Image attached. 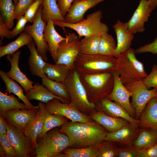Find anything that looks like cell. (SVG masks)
<instances>
[{"instance_id":"cell-1","label":"cell","mask_w":157,"mask_h":157,"mask_svg":"<svg viewBox=\"0 0 157 157\" xmlns=\"http://www.w3.org/2000/svg\"><path fill=\"white\" fill-rule=\"evenodd\" d=\"M60 131L68 136L69 141L68 147L70 148L99 147L108 132L94 121L86 122H68L61 126Z\"/></svg>"},{"instance_id":"cell-2","label":"cell","mask_w":157,"mask_h":157,"mask_svg":"<svg viewBox=\"0 0 157 157\" xmlns=\"http://www.w3.org/2000/svg\"><path fill=\"white\" fill-rule=\"evenodd\" d=\"M79 74L90 102L95 104L107 98L112 92L114 83L113 72Z\"/></svg>"},{"instance_id":"cell-3","label":"cell","mask_w":157,"mask_h":157,"mask_svg":"<svg viewBox=\"0 0 157 157\" xmlns=\"http://www.w3.org/2000/svg\"><path fill=\"white\" fill-rule=\"evenodd\" d=\"M135 50L130 48L117 58L116 70L123 84L142 80L147 75L143 63L135 56Z\"/></svg>"},{"instance_id":"cell-4","label":"cell","mask_w":157,"mask_h":157,"mask_svg":"<svg viewBox=\"0 0 157 157\" xmlns=\"http://www.w3.org/2000/svg\"><path fill=\"white\" fill-rule=\"evenodd\" d=\"M70 97L69 104L82 113L89 116L96 110L95 104L88 100L77 71L71 69L64 82Z\"/></svg>"},{"instance_id":"cell-5","label":"cell","mask_w":157,"mask_h":157,"mask_svg":"<svg viewBox=\"0 0 157 157\" xmlns=\"http://www.w3.org/2000/svg\"><path fill=\"white\" fill-rule=\"evenodd\" d=\"M117 58L99 54H79L75 61L74 68L79 74H86L116 70Z\"/></svg>"},{"instance_id":"cell-6","label":"cell","mask_w":157,"mask_h":157,"mask_svg":"<svg viewBox=\"0 0 157 157\" xmlns=\"http://www.w3.org/2000/svg\"><path fill=\"white\" fill-rule=\"evenodd\" d=\"M37 142L34 152L37 157H65L62 152L68 147V136L57 129L46 133Z\"/></svg>"},{"instance_id":"cell-7","label":"cell","mask_w":157,"mask_h":157,"mask_svg":"<svg viewBox=\"0 0 157 157\" xmlns=\"http://www.w3.org/2000/svg\"><path fill=\"white\" fill-rule=\"evenodd\" d=\"M103 17L101 10H98L88 15L86 19L75 24H70L58 21H53L55 25L65 28L67 27L76 31L80 39L82 36L102 34L109 30L106 24L102 22Z\"/></svg>"},{"instance_id":"cell-8","label":"cell","mask_w":157,"mask_h":157,"mask_svg":"<svg viewBox=\"0 0 157 157\" xmlns=\"http://www.w3.org/2000/svg\"><path fill=\"white\" fill-rule=\"evenodd\" d=\"M65 37L59 44L55 64L65 65L72 69L74 68V63L79 53L80 40L74 33L66 34Z\"/></svg>"},{"instance_id":"cell-9","label":"cell","mask_w":157,"mask_h":157,"mask_svg":"<svg viewBox=\"0 0 157 157\" xmlns=\"http://www.w3.org/2000/svg\"><path fill=\"white\" fill-rule=\"evenodd\" d=\"M124 84L131 93V104L135 111V119L138 120L148 102L156 96V88L149 89L142 80Z\"/></svg>"},{"instance_id":"cell-10","label":"cell","mask_w":157,"mask_h":157,"mask_svg":"<svg viewBox=\"0 0 157 157\" xmlns=\"http://www.w3.org/2000/svg\"><path fill=\"white\" fill-rule=\"evenodd\" d=\"M42 4L39 7L31 25L26 26L24 31L29 34L34 41L39 54L45 61L48 60L46 53L49 51L48 44L44 37L46 24L42 21L41 12Z\"/></svg>"},{"instance_id":"cell-11","label":"cell","mask_w":157,"mask_h":157,"mask_svg":"<svg viewBox=\"0 0 157 157\" xmlns=\"http://www.w3.org/2000/svg\"><path fill=\"white\" fill-rule=\"evenodd\" d=\"M45 105L49 113L63 116L72 122H86L94 121L90 116L82 113L69 103H64L57 99L50 100Z\"/></svg>"},{"instance_id":"cell-12","label":"cell","mask_w":157,"mask_h":157,"mask_svg":"<svg viewBox=\"0 0 157 157\" xmlns=\"http://www.w3.org/2000/svg\"><path fill=\"white\" fill-rule=\"evenodd\" d=\"M6 121L7 136L15 150L17 157L30 156L34 150L30 138Z\"/></svg>"},{"instance_id":"cell-13","label":"cell","mask_w":157,"mask_h":157,"mask_svg":"<svg viewBox=\"0 0 157 157\" xmlns=\"http://www.w3.org/2000/svg\"><path fill=\"white\" fill-rule=\"evenodd\" d=\"M38 110L39 107L30 109H12L6 111L3 116L10 124L24 133L33 122Z\"/></svg>"},{"instance_id":"cell-14","label":"cell","mask_w":157,"mask_h":157,"mask_svg":"<svg viewBox=\"0 0 157 157\" xmlns=\"http://www.w3.org/2000/svg\"><path fill=\"white\" fill-rule=\"evenodd\" d=\"M113 73L114 79V87L112 92L107 98L121 105L131 117L135 119V111L129 100L131 93L122 82L118 72L115 70Z\"/></svg>"},{"instance_id":"cell-15","label":"cell","mask_w":157,"mask_h":157,"mask_svg":"<svg viewBox=\"0 0 157 157\" xmlns=\"http://www.w3.org/2000/svg\"><path fill=\"white\" fill-rule=\"evenodd\" d=\"M140 130L138 124L130 123L115 132H108L105 140L114 142L119 147L132 146Z\"/></svg>"},{"instance_id":"cell-16","label":"cell","mask_w":157,"mask_h":157,"mask_svg":"<svg viewBox=\"0 0 157 157\" xmlns=\"http://www.w3.org/2000/svg\"><path fill=\"white\" fill-rule=\"evenodd\" d=\"M153 9L148 0H140L132 16L128 22V28L133 33L144 31L147 22Z\"/></svg>"},{"instance_id":"cell-17","label":"cell","mask_w":157,"mask_h":157,"mask_svg":"<svg viewBox=\"0 0 157 157\" xmlns=\"http://www.w3.org/2000/svg\"><path fill=\"white\" fill-rule=\"evenodd\" d=\"M95 104L97 110L102 111L109 116L122 118L131 123L139 124V120L131 117L124 107L115 101L105 98Z\"/></svg>"},{"instance_id":"cell-18","label":"cell","mask_w":157,"mask_h":157,"mask_svg":"<svg viewBox=\"0 0 157 157\" xmlns=\"http://www.w3.org/2000/svg\"><path fill=\"white\" fill-rule=\"evenodd\" d=\"M100 2L99 0H74L64 17V22L75 24L85 19V12Z\"/></svg>"},{"instance_id":"cell-19","label":"cell","mask_w":157,"mask_h":157,"mask_svg":"<svg viewBox=\"0 0 157 157\" xmlns=\"http://www.w3.org/2000/svg\"><path fill=\"white\" fill-rule=\"evenodd\" d=\"M112 27L117 37L115 53L116 58H117L122 52L130 48L134 38V33L129 29L128 22H123L118 20Z\"/></svg>"},{"instance_id":"cell-20","label":"cell","mask_w":157,"mask_h":157,"mask_svg":"<svg viewBox=\"0 0 157 157\" xmlns=\"http://www.w3.org/2000/svg\"><path fill=\"white\" fill-rule=\"evenodd\" d=\"M21 52L20 51L18 50L11 58L10 55H7L6 58L10 63L11 68L9 71L6 72L10 78L19 83L26 92L33 87L34 82L29 80L19 68L18 63Z\"/></svg>"},{"instance_id":"cell-21","label":"cell","mask_w":157,"mask_h":157,"mask_svg":"<svg viewBox=\"0 0 157 157\" xmlns=\"http://www.w3.org/2000/svg\"><path fill=\"white\" fill-rule=\"evenodd\" d=\"M89 116L94 121L99 124L110 133L115 132L131 123L122 118L109 116L99 110H96L92 113Z\"/></svg>"},{"instance_id":"cell-22","label":"cell","mask_w":157,"mask_h":157,"mask_svg":"<svg viewBox=\"0 0 157 157\" xmlns=\"http://www.w3.org/2000/svg\"><path fill=\"white\" fill-rule=\"evenodd\" d=\"M138 120L140 128L157 130V98L156 96L148 102Z\"/></svg>"},{"instance_id":"cell-23","label":"cell","mask_w":157,"mask_h":157,"mask_svg":"<svg viewBox=\"0 0 157 157\" xmlns=\"http://www.w3.org/2000/svg\"><path fill=\"white\" fill-rule=\"evenodd\" d=\"M53 21L49 19L44 30V37L48 44L49 51L54 62L57 61L56 52L59 44L63 40L66 39L60 35L55 29Z\"/></svg>"},{"instance_id":"cell-24","label":"cell","mask_w":157,"mask_h":157,"mask_svg":"<svg viewBox=\"0 0 157 157\" xmlns=\"http://www.w3.org/2000/svg\"><path fill=\"white\" fill-rule=\"evenodd\" d=\"M39 110L31 125L24 132L31 140L33 149L34 150L37 145V138L43 127L45 117L46 109L45 104L40 101L38 104Z\"/></svg>"},{"instance_id":"cell-25","label":"cell","mask_w":157,"mask_h":157,"mask_svg":"<svg viewBox=\"0 0 157 157\" xmlns=\"http://www.w3.org/2000/svg\"><path fill=\"white\" fill-rule=\"evenodd\" d=\"M27 46L30 52L28 59V64L31 74L42 78L47 77L43 71L46 62L38 53L33 40Z\"/></svg>"},{"instance_id":"cell-26","label":"cell","mask_w":157,"mask_h":157,"mask_svg":"<svg viewBox=\"0 0 157 157\" xmlns=\"http://www.w3.org/2000/svg\"><path fill=\"white\" fill-rule=\"evenodd\" d=\"M25 92V94L29 101L34 100L46 103L53 99H57L64 103H69L54 95L38 82L35 83L32 88Z\"/></svg>"},{"instance_id":"cell-27","label":"cell","mask_w":157,"mask_h":157,"mask_svg":"<svg viewBox=\"0 0 157 157\" xmlns=\"http://www.w3.org/2000/svg\"><path fill=\"white\" fill-rule=\"evenodd\" d=\"M56 1V0H43L41 17L46 24L49 19L53 21L64 22V17L61 13Z\"/></svg>"},{"instance_id":"cell-28","label":"cell","mask_w":157,"mask_h":157,"mask_svg":"<svg viewBox=\"0 0 157 157\" xmlns=\"http://www.w3.org/2000/svg\"><path fill=\"white\" fill-rule=\"evenodd\" d=\"M0 76L6 85V92L12 93L17 95L28 107L32 108H38V106H34L29 101L24 94V89L14 80L10 78L7 75L6 72L1 70Z\"/></svg>"},{"instance_id":"cell-29","label":"cell","mask_w":157,"mask_h":157,"mask_svg":"<svg viewBox=\"0 0 157 157\" xmlns=\"http://www.w3.org/2000/svg\"><path fill=\"white\" fill-rule=\"evenodd\" d=\"M71 69L63 65L53 64L46 62L43 71L49 79L64 83Z\"/></svg>"},{"instance_id":"cell-30","label":"cell","mask_w":157,"mask_h":157,"mask_svg":"<svg viewBox=\"0 0 157 157\" xmlns=\"http://www.w3.org/2000/svg\"><path fill=\"white\" fill-rule=\"evenodd\" d=\"M140 129V133L133 143L135 148L139 149L157 144V130Z\"/></svg>"},{"instance_id":"cell-31","label":"cell","mask_w":157,"mask_h":157,"mask_svg":"<svg viewBox=\"0 0 157 157\" xmlns=\"http://www.w3.org/2000/svg\"><path fill=\"white\" fill-rule=\"evenodd\" d=\"M33 38L28 33L24 31L14 41L6 45L0 46V58L8 55L12 56L22 47L30 43Z\"/></svg>"},{"instance_id":"cell-32","label":"cell","mask_w":157,"mask_h":157,"mask_svg":"<svg viewBox=\"0 0 157 157\" xmlns=\"http://www.w3.org/2000/svg\"><path fill=\"white\" fill-rule=\"evenodd\" d=\"M14 108L30 109L33 108L28 107L24 103L20 102L18 99L14 95L0 91V115L3 116L6 111Z\"/></svg>"},{"instance_id":"cell-33","label":"cell","mask_w":157,"mask_h":157,"mask_svg":"<svg viewBox=\"0 0 157 157\" xmlns=\"http://www.w3.org/2000/svg\"><path fill=\"white\" fill-rule=\"evenodd\" d=\"M42 84L54 95L70 102V96L64 83L52 80L47 77L42 78Z\"/></svg>"},{"instance_id":"cell-34","label":"cell","mask_w":157,"mask_h":157,"mask_svg":"<svg viewBox=\"0 0 157 157\" xmlns=\"http://www.w3.org/2000/svg\"><path fill=\"white\" fill-rule=\"evenodd\" d=\"M101 34L85 36L80 40L79 54H98L99 43Z\"/></svg>"},{"instance_id":"cell-35","label":"cell","mask_w":157,"mask_h":157,"mask_svg":"<svg viewBox=\"0 0 157 157\" xmlns=\"http://www.w3.org/2000/svg\"><path fill=\"white\" fill-rule=\"evenodd\" d=\"M28 21L24 16H21L17 20L15 26L12 30H9L0 18V45L2 44L3 40L6 38L8 39L13 38L24 31Z\"/></svg>"},{"instance_id":"cell-36","label":"cell","mask_w":157,"mask_h":157,"mask_svg":"<svg viewBox=\"0 0 157 157\" xmlns=\"http://www.w3.org/2000/svg\"><path fill=\"white\" fill-rule=\"evenodd\" d=\"M68 119L63 116L57 114H51L46 110L45 117L43 127L38 135L37 139H40L48 131L57 127L61 126L68 122Z\"/></svg>"},{"instance_id":"cell-37","label":"cell","mask_w":157,"mask_h":157,"mask_svg":"<svg viewBox=\"0 0 157 157\" xmlns=\"http://www.w3.org/2000/svg\"><path fill=\"white\" fill-rule=\"evenodd\" d=\"M14 8L12 0H0V18L9 30L14 25Z\"/></svg>"},{"instance_id":"cell-38","label":"cell","mask_w":157,"mask_h":157,"mask_svg":"<svg viewBox=\"0 0 157 157\" xmlns=\"http://www.w3.org/2000/svg\"><path fill=\"white\" fill-rule=\"evenodd\" d=\"M116 48L117 44L112 35L108 32L101 34L99 43V54L116 58Z\"/></svg>"},{"instance_id":"cell-39","label":"cell","mask_w":157,"mask_h":157,"mask_svg":"<svg viewBox=\"0 0 157 157\" xmlns=\"http://www.w3.org/2000/svg\"><path fill=\"white\" fill-rule=\"evenodd\" d=\"M99 147L95 146L80 148H66L62 151L65 157H97Z\"/></svg>"},{"instance_id":"cell-40","label":"cell","mask_w":157,"mask_h":157,"mask_svg":"<svg viewBox=\"0 0 157 157\" xmlns=\"http://www.w3.org/2000/svg\"><path fill=\"white\" fill-rule=\"evenodd\" d=\"M119 147L115 142L105 140L99 147L97 157H117Z\"/></svg>"},{"instance_id":"cell-41","label":"cell","mask_w":157,"mask_h":157,"mask_svg":"<svg viewBox=\"0 0 157 157\" xmlns=\"http://www.w3.org/2000/svg\"><path fill=\"white\" fill-rule=\"evenodd\" d=\"M35 0H18L15 5V19L18 20L23 16Z\"/></svg>"},{"instance_id":"cell-42","label":"cell","mask_w":157,"mask_h":157,"mask_svg":"<svg viewBox=\"0 0 157 157\" xmlns=\"http://www.w3.org/2000/svg\"><path fill=\"white\" fill-rule=\"evenodd\" d=\"M0 145L2 147L6 157H17L15 150L9 140L6 134L0 135Z\"/></svg>"},{"instance_id":"cell-43","label":"cell","mask_w":157,"mask_h":157,"mask_svg":"<svg viewBox=\"0 0 157 157\" xmlns=\"http://www.w3.org/2000/svg\"><path fill=\"white\" fill-rule=\"evenodd\" d=\"M43 0H35L28 9L24 16L28 22L33 23L38 10Z\"/></svg>"},{"instance_id":"cell-44","label":"cell","mask_w":157,"mask_h":157,"mask_svg":"<svg viewBox=\"0 0 157 157\" xmlns=\"http://www.w3.org/2000/svg\"><path fill=\"white\" fill-rule=\"evenodd\" d=\"M148 88H157V65L154 64L149 74L142 80Z\"/></svg>"},{"instance_id":"cell-45","label":"cell","mask_w":157,"mask_h":157,"mask_svg":"<svg viewBox=\"0 0 157 157\" xmlns=\"http://www.w3.org/2000/svg\"><path fill=\"white\" fill-rule=\"evenodd\" d=\"M136 53L149 52L157 54V37L152 42L139 47L135 50Z\"/></svg>"},{"instance_id":"cell-46","label":"cell","mask_w":157,"mask_h":157,"mask_svg":"<svg viewBox=\"0 0 157 157\" xmlns=\"http://www.w3.org/2000/svg\"><path fill=\"white\" fill-rule=\"evenodd\" d=\"M138 149L133 145L119 147L118 157H137Z\"/></svg>"},{"instance_id":"cell-47","label":"cell","mask_w":157,"mask_h":157,"mask_svg":"<svg viewBox=\"0 0 157 157\" xmlns=\"http://www.w3.org/2000/svg\"><path fill=\"white\" fill-rule=\"evenodd\" d=\"M137 157H157V144L138 149Z\"/></svg>"},{"instance_id":"cell-48","label":"cell","mask_w":157,"mask_h":157,"mask_svg":"<svg viewBox=\"0 0 157 157\" xmlns=\"http://www.w3.org/2000/svg\"><path fill=\"white\" fill-rule=\"evenodd\" d=\"M74 0H59L57 5L61 13L65 17Z\"/></svg>"},{"instance_id":"cell-49","label":"cell","mask_w":157,"mask_h":157,"mask_svg":"<svg viewBox=\"0 0 157 157\" xmlns=\"http://www.w3.org/2000/svg\"><path fill=\"white\" fill-rule=\"evenodd\" d=\"M6 122L4 117L0 115V135L6 133Z\"/></svg>"},{"instance_id":"cell-50","label":"cell","mask_w":157,"mask_h":157,"mask_svg":"<svg viewBox=\"0 0 157 157\" xmlns=\"http://www.w3.org/2000/svg\"><path fill=\"white\" fill-rule=\"evenodd\" d=\"M151 6L154 10L157 6V0H148Z\"/></svg>"},{"instance_id":"cell-51","label":"cell","mask_w":157,"mask_h":157,"mask_svg":"<svg viewBox=\"0 0 157 157\" xmlns=\"http://www.w3.org/2000/svg\"><path fill=\"white\" fill-rule=\"evenodd\" d=\"M0 157H4L5 156V153L2 147L0 145Z\"/></svg>"},{"instance_id":"cell-52","label":"cell","mask_w":157,"mask_h":157,"mask_svg":"<svg viewBox=\"0 0 157 157\" xmlns=\"http://www.w3.org/2000/svg\"><path fill=\"white\" fill-rule=\"evenodd\" d=\"M156 97L157 98V88H156Z\"/></svg>"},{"instance_id":"cell-53","label":"cell","mask_w":157,"mask_h":157,"mask_svg":"<svg viewBox=\"0 0 157 157\" xmlns=\"http://www.w3.org/2000/svg\"><path fill=\"white\" fill-rule=\"evenodd\" d=\"M15 3V4L17 3L18 0H14Z\"/></svg>"},{"instance_id":"cell-54","label":"cell","mask_w":157,"mask_h":157,"mask_svg":"<svg viewBox=\"0 0 157 157\" xmlns=\"http://www.w3.org/2000/svg\"><path fill=\"white\" fill-rule=\"evenodd\" d=\"M105 0H99L100 2H102V1H105Z\"/></svg>"},{"instance_id":"cell-55","label":"cell","mask_w":157,"mask_h":157,"mask_svg":"<svg viewBox=\"0 0 157 157\" xmlns=\"http://www.w3.org/2000/svg\"><path fill=\"white\" fill-rule=\"evenodd\" d=\"M56 1L58 2L59 1V0H56Z\"/></svg>"}]
</instances>
